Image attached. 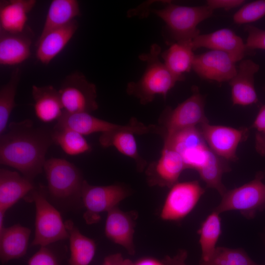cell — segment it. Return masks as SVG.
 Listing matches in <instances>:
<instances>
[{"label": "cell", "instance_id": "cell-1", "mask_svg": "<svg viewBox=\"0 0 265 265\" xmlns=\"http://www.w3.org/2000/svg\"><path fill=\"white\" fill-rule=\"evenodd\" d=\"M53 143L52 130L36 127L29 119L11 122L0 136V164L18 170L33 181L42 172L46 153Z\"/></svg>", "mask_w": 265, "mask_h": 265}, {"label": "cell", "instance_id": "cell-2", "mask_svg": "<svg viewBox=\"0 0 265 265\" xmlns=\"http://www.w3.org/2000/svg\"><path fill=\"white\" fill-rule=\"evenodd\" d=\"M160 46L155 44L148 53L140 54L139 59L146 62L144 72L138 81L130 82L127 85V93L138 99L142 104L152 102L158 95L165 97L180 81L160 60Z\"/></svg>", "mask_w": 265, "mask_h": 265}, {"label": "cell", "instance_id": "cell-3", "mask_svg": "<svg viewBox=\"0 0 265 265\" xmlns=\"http://www.w3.org/2000/svg\"><path fill=\"white\" fill-rule=\"evenodd\" d=\"M213 11L207 5L182 6L169 1L162 8L151 9L164 22V33L175 42L192 41L200 34L198 25L211 17Z\"/></svg>", "mask_w": 265, "mask_h": 265}, {"label": "cell", "instance_id": "cell-4", "mask_svg": "<svg viewBox=\"0 0 265 265\" xmlns=\"http://www.w3.org/2000/svg\"><path fill=\"white\" fill-rule=\"evenodd\" d=\"M24 199L35 205V233L31 245L47 246L69 238L60 213L48 200L47 188L41 185L35 186Z\"/></svg>", "mask_w": 265, "mask_h": 265}, {"label": "cell", "instance_id": "cell-5", "mask_svg": "<svg viewBox=\"0 0 265 265\" xmlns=\"http://www.w3.org/2000/svg\"><path fill=\"white\" fill-rule=\"evenodd\" d=\"M43 170L48 183V196L57 203L81 201L83 179L80 170L65 159L51 158Z\"/></svg>", "mask_w": 265, "mask_h": 265}, {"label": "cell", "instance_id": "cell-6", "mask_svg": "<svg viewBox=\"0 0 265 265\" xmlns=\"http://www.w3.org/2000/svg\"><path fill=\"white\" fill-rule=\"evenodd\" d=\"M264 175L259 172L255 179L238 187L227 190L219 204L213 210L219 214L238 211L245 218H253L258 211L265 209V185Z\"/></svg>", "mask_w": 265, "mask_h": 265}, {"label": "cell", "instance_id": "cell-7", "mask_svg": "<svg viewBox=\"0 0 265 265\" xmlns=\"http://www.w3.org/2000/svg\"><path fill=\"white\" fill-rule=\"evenodd\" d=\"M164 146L177 152L186 168L198 172L209 162L212 151L203 137L199 127L179 131L165 139Z\"/></svg>", "mask_w": 265, "mask_h": 265}, {"label": "cell", "instance_id": "cell-8", "mask_svg": "<svg viewBox=\"0 0 265 265\" xmlns=\"http://www.w3.org/2000/svg\"><path fill=\"white\" fill-rule=\"evenodd\" d=\"M58 91L66 112L90 113L98 108L96 85L80 72L66 76Z\"/></svg>", "mask_w": 265, "mask_h": 265}, {"label": "cell", "instance_id": "cell-9", "mask_svg": "<svg viewBox=\"0 0 265 265\" xmlns=\"http://www.w3.org/2000/svg\"><path fill=\"white\" fill-rule=\"evenodd\" d=\"M129 193L127 188L120 185L96 186L84 180L81 198L86 209L83 214L86 223L92 224L98 222L101 218V213L117 207Z\"/></svg>", "mask_w": 265, "mask_h": 265}, {"label": "cell", "instance_id": "cell-10", "mask_svg": "<svg viewBox=\"0 0 265 265\" xmlns=\"http://www.w3.org/2000/svg\"><path fill=\"white\" fill-rule=\"evenodd\" d=\"M192 95L173 109L165 111V139L185 129L199 127L208 122L205 113V99L197 88H192Z\"/></svg>", "mask_w": 265, "mask_h": 265}, {"label": "cell", "instance_id": "cell-11", "mask_svg": "<svg viewBox=\"0 0 265 265\" xmlns=\"http://www.w3.org/2000/svg\"><path fill=\"white\" fill-rule=\"evenodd\" d=\"M204 192L197 181L176 183L167 195L160 218L167 221L182 219L193 210Z\"/></svg>", "mask_w": 265, "mask_h": 265}, {"label": "cell", "instance_id": "cell-12", "mask_svg": "<svg viewBox=\"0 0 265 265\" xmlns=\"http://www.w3.org/2000/svg\"><path fill=\"white\" fill-rule=\"evenodd\" d=\"M204 138L211 150L226 161L238 159L237 150L239 144L248 136L247 128L210 125L209 122L199 127Z\"/></svg>", "mask_w": 265, "mask_h": 265}, {"label": "cell", "instance_id": "cell-13", "mask_svg": "<svg viewBox=\"0 0 265 265\" xmlns=\"http://www.w3.org/2000/svg\"><path fill=\"white\" fill-rule=\"evenodd\" d=\"M53 128L70 129L83 135L118 130H129L140 134L145 132L144 125L136 121L132 120L128 125H121L98 118L89 113H69L65 111Z\"/></svg>", "mask_w": 265, "mask_h": 265}, {"label": "cell", "instance_id": "cell-14", "mask_svg": "<svg viewBox=\"0 0 265 265\" xmlns=\"http://www.w3.org/2000/svg\"><path fill=\"white\" fill-rule=\"evenodd\" d=\"M236 62L226 53L210 50L195 55L192 69L204 80L229 81L237 72Z\"/></svg>", "mask_w": 265, "mask_h": 265}, {"label": "cell", "instance_id": "cell-15", "mask_svg": "<svg viewBox=\"0 0 265 265\" xmlns=\"http://www.w3.org/2000/svg\"><path fill=\"white\" fill-rule=\"evenodd\" d=\"M193 50L206 48L227 53L236 61H241L248 53L240 37L228 28H222L214 32L200 34L191 41Z\"/></svg>", "mask_w": 265, "mask_h": 265}, {"label": "cell", "instance_id": "cell-16", "mask_svg": "<svg viewBox=\"0 0 265 265\" xmlns=\"http://www.w3.org/2000/svg\"><path fill=\"white\" fill-rule=\"evenodd\" d=\"M33 35V32L28 26L22 32L17 33L0 29V65H15L28 59Z\"/></svg>", "mask_w": 265, "mask_h": 265}, {"label": "cell", "instance_id": "cell-17", "mask_svg": "<svg viewBox=\"0 0 265 265\" xmlns=\"http://www.w3.org/2000/svg\"><path fill=\"white\" fill-rule=\"evenodd\" d=\"M260 66L251 59L240 61L237 72L229 81L234 105L246 106L258 102L254 83Z\"/></svg>", "mask_w": 265, "mask_h": 265}, {"label": "cell", "instance_id": "cell-18", "mask_svg": "<svg viewBox=\"0 0 265 265\" xmlns=\"http://www.w3.org/2000/svg\"><path fill=\"white\" fill-rule=\"evenodd\" d=\"M107 213L105 227L106 237L123 247L130 254L133 255L135 253L133 237L135 214L123 212L117 206L110 209Z\"/></svg>", "mask_w": 265, "mask_h": 265}, {"label": "cell", "instance_id": "cell-19", "mask_svg": "<svg viewBox=\"0 0 265 265\" xmlns=\"http://www.w3.org/2000/svg\"><path fill=\"white\" fill-rule=\"evenodd\" d=\"M186 169L181 155L175 150L164 146L159 159L149 168L147 175L151 185L171 187Z\"/></svg>", "mask_w": 265, "mask_h": 265}, {"label": "cell", "instance_id": "cell-20", "mask_svg": "<svg viewBox=\"0 0 265 265\" xmlns=\"http://www.w3.org/2000/svg\"><path fill=\"white\" fill-rule=\"evenodd\" d=\"M33 181L18 172L0 169V211H6L35 187Z\"/></svg>", "mask_w": 265, "mask_h": 265}, {"label": "cell", "instance_id": "cell-21", "mask_svg": "<svg viewBox=\"0 0 265 265\" xmlns=\"http://www.w3.org/2000/svg\"><path fill=\"white\" fill-rule=\"evenodd\" d=\"M79 27L75 19L56 28L35 43L36 58L43 64H49L64 48Z\"/></svg>", "mask_w": 265, "mask_h": 265}, {"label": "cell", "instance_id": "cell-22", "mask_svg": "<svg viewBox=\"0 0 265 265\" xmlns=\"http://www.w3.org/2000/svg\"><path fill=\"white\" fill-rule=\"evenodd\" d=\"M31 230L20 224L0 233V260L2 264L23 257L26 253Z\"/></svg>", "mask_w": 265, "mask_h": 265}, {"label": "cell", "instance_id": "cell-23", "mask_svg": "<svg viewBox=\"0 0 265 265\" xmlns=\"http://www.w3.org/2000/svg\"><path fill=\"white\" fill-rule=\"evenodd\" d=\"M34 108L37 117L40 121L48 123L57 120L64 109L58 90L52 85L32 87Z\"/></svg>", "mask_w": 265, "mask_h": 265}, {"label": "cell", "instance_id": "cell-24", "mask_svg": "<svg viewBox=\"0 0 265 265\" xmlns=\"http://www.w3.org/2000/svg\"><path fill=\"white\" fill-rule=\"evenodd\" d=\"M36 3L35 0L0 1V29L17 33L26 27L27 15Z\"/></svg>", "mask_w": 265, "mask_h": 265}, {"label": "cell", "instance_id": "cell-25", "mask_svg": "<svg viewBox=\"0 0 265 265\" xmlns=\"http://www.w3.org/2000/svg\"><path fill=\"white\" fill-rule=\"evenodd\" d=\"M191 41L173 43L160 53L165 65L180 81L184 80V73L192 69L195 55Z\"/></svg>", "mask_w": 265, "mask_h": 265}, {"label": "cell", "instance_id": "cell-26", "mask_svg": "<svg viewBox=\"0 0 265 265\" xmlns=\"http://www.w3.org/2000/svg\"><path fill=\"white\" fill-rule=\"evenodd\" d=\"M65 224L69 234V265H89L95 254V241L81 234L72 220H66Z\"/></svg>", "mask_w": 265, "mask_h": 265}, {"label": "cell", "instance_id": "cell-27", "mask_svg": "<svg viewBox=\"0 0 265 265\" xmlns=\"http://www.w3.org/2000/svg\"><path fill=\"white\" fill-rule=\"evenodd\" d=\"M80 15L76 0H53L51 3L43 28L37 42L50 31L61 27Z\"/></svg>", "mask_w": 265, "mask_h": 265}, {"label": "cell", "instance_id": "cell-28", "mask_svg": "<svg viewBox=\"0 0 265 265\" xmlns=\"http://www.w3.org/2000/svg\"><path fill=\"white\" fill-rule=\"evenodd\" d=\"M133 133L129 130L104 132L101 134L99 140L102 146L105 148L113 146L121 153L133 159L141 169L145 163L138 154Z\"/></svg>", "mask_w": 265, "mask_h": 265}, {"label": "cell", "instance_id": "cell-29", "mask_svg": "<svg viewBox=\"0 0 265 265\" xmlns=\"http://www.w3.org/2000/svg\"><path fill=\"white\" fill-rule=\"evenodd\" d=\"M219 213L212 211L202 222L198 231L202 250L200 261H207L212 256L216 244L221 233V218Z\"/></svg>", "mask_w": 265, "mask_h": 265}, {"label": "cell", "instance_id": "cell-30", "mask_svg": "<svg viewBox=\"0 0 265 265\" xmlns=\"http://www.w3.org/2000/svg\"><path fill=\"white\" fill-rule=\"evenodd\" d=\"M21 70L16 68L11 73L9 80L0 89V134L6 129L13 109L17 106L15 98L21 76Z\"/></svg>", "mask_w": 265, "mask_h": 265}, {"label": "cell", "instance_id": "cell-31", "mask_svg": "<svg viewBox=\"0 0 265 265\" xmlns=\"http://www.w3.org/2000/svg\"><path fill=\"white\" fill-rule=\"evenodd\" d=\"M52 137L53 143L59 145L68 155L76 156L91 150L83 135L70 129L53 128Z\"/></svg>", "mask_w": 265, "mask_h": 265}, {"label": "cell", "instance_id": "cell-32", "mask_svg": "<svg viewBox=\"0 0 265 265\" xmlns=\"http://www.w3.org/2000/svg\"><path fill=\"white\" fill-rule=\"evenodd\" d=\"M198 265H265L253 262L242 248L217 247L207 261H200Z\"/></svg>", "mask_w": 265, "mask_h": 265}, {"label": "cell", "instance_id": "cell-33", "mask_svg": "<svg viewBox=\"0 0 265 265\" xmlns=\"http://www.w3.org/2000/svg\"><path fill=\"white\" fill-rule=\"evenodd\" d=\"M265 16V0H258L247 3L235 13L233 20L238 24L256 22Z\"/></svg>", "mask_w": 265, "mask_h": 265}, {"label": "cell", "instance_id": "cell-34", "mask_svg": "<svg viewBox=\"0 0 265 265\" xmlns=\"http://www.w3.org/2000/svg\"><path fill=\"white\" fill-rule=\"evenodd\" d=\"M247 33L245 45L247 50L252 51L256 49L265 50V29L251 25L244 27Z\"/></svg>", "mask_w": 265, "mask_h": 265}, {"label": "cell", "instance_id": "cell-35", "mask_svg": "<svg viewBox=\"0 0 265 265\" xmlns=\"http://www.w3.org/2000/svg\"><path fill=\"white\" fill-rule=\"evenodd\" d=\"M28 265H58L54 254L46 246H41L28 261Z\"/></svg>", "mask_w": 265, "mask_h": 265}, {"label": "cell", "instance_id": "cell-36", "mask_svg": "<svg viewBox=\"0 0 265 265\" xmlns=\"http://www.w3.org/2000/svg\"><path fill=\"white\" fill-rule=\"evenodd\" d=\"M245 2L243 0H208L206 5L213 10L219 8L230 10L242 5Z\"/></svg>", "mask_w": 265, "mask_h": 265}, {"label": "cell", "instance_id": "cell-37", "mask_svg": "<svg viewBox=\"0 0 265 265\" xmlns=\"http://www.w3.org/2000/svg\"><path fill=\"white\" fill-rule=\"evenodd\" d=\"M187 257L186 250H180L176 255L172 257L166 256L162 262L164 265H186L185 261Z\"/></svg>", "mask_w": 265, "mask_h": 265}, {"label": "cell", "instance_id": "cell-38", "mask_svg": "<svg viewBox=\"0 0 265 265\" xmlns=\"http://www.w3.org/2000/svg\"><path fill=\"white\" fill-rule=\"evenodd\" d=\"M133 264L128 259H125L120 253H116L106 256L104 260L103 265H133Z\"/></svg>", "mask_w": 265, "mask_h": 265}, {"label": "cell", "instance_id": "cell-39", "mask_svg": "<svg viewBox=\"0 0 265 265\" xmlns=\"http://www.w3.org/2000/svg\"><path fill=\"white\" fill-rule=\"evenodd\" d=\"M252 127L258 132L265 133V105L260 108Z\"/></svg>", "mask_w": 265, "mask_h": 265}, {"label": "cell", "instance_id": "cell-40", "mask_svg": "<svg viewBox=\"0 0 265 265\" xmlns=\"http://www.w3.org/2000/svg\"><path fill=\"white\" fill-rule=\"evenodd\" d=\"M255 148L257 152L265 156V133L257 132L255 136Z\"/></svg>", "mask_w": 265, "mask_h": 265}, {"label": "cell", "instance_id": "cell-41", "mask_svg": "<svg viewBox=\"0 0 265 265\" xmlns=\"http://www.w3.org/2000/svg\"><path fill=\"white\" fill-rule=\"evenodd\" d=\"M133 265H164L162 262L152 258H144L138 260Z\"/></svg>", "mask_w": 265, "mask_h": 265}, {"label": "cell", "instance_id": "cell-42", "mask_svg": "<svg viewBox=\"0 0 265 265\" xmlns=\"http://www.w3.org/2000/svg\"><path fill=\"white\" fill-rule=\"evenodd\" d=\"M5 213V212L0 211V233H1L5 228L3 226V220Z\"/></svg>", "mask_w": 265, "mask_h": 265}, {"label": "cell", "instance_id": "cell-43", "mask_svg": "<svg viewBox=\"0 0 265 265\" xmlns=\"http://www.w3.org/2000/svg\"></svg>", "mask_w": 265, "mask_h": 265}]
</instances>
